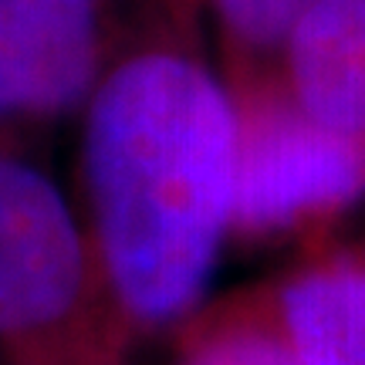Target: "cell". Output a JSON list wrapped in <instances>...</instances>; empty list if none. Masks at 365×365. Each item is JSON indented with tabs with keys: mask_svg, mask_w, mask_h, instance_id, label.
Listing matches in <instances>:
<instances>
[{
	"mask_svg": "<svg viewBox=\"0 0 365 365\" xmlns=\"http://www.w3.org/2000/svg\"><path fill=\"white\" fill-rule=\"evenodd\" d=\"M362 190L365 135L322 125L301 108H257L240 118L234 230H287L345 207Z\"/></svg>",
	"mask_w": 365,
	"mask_h": 365,
	"instance_id": "3957f363",
	"label": "cell"
},
{
	"mask_svg": "<svg viewBox=\"0 0 365 365\" xmlns=\"http://www.w3.org/2000/svg\"><path fill=\"white\" fill-rule=\"evenodd\" d=\"M132 339L61 190L0 153V365H129Z\"/></svg>",
	"mask_w": 365,
	"mask_h": 365,
	"instance_id": "7a4b0ae2",
	"label": "cell"
},
{
	"mask_svg": "<svg viewBox=\"0 0 365 365\" xmlns=\"http://www.w3.org/2000/svg\"><path fill=\"white\" fill-rule=\"evenodd\" d=\"M301 112L365 135V0H318L287 38Z\"/></svg>",
	"mask_w": 365,
	"mask_h": 365,
	"instance_id": "5b68a950",
	"label": "cell"
},
{
	"mask_svg": "<svg viewBox=\"0 0 365 365\" xmlns=\"http://www.w3.org/2000/svg\"><path fill=\"white\" fill-rule=\"evenodd\" d=\"M237 132L223 88L176 54L122 65L91 102L95 257L135 335L176 325L207 291L234 227Z\"/></svg>",
	"mask_w": 365,
	"mask_h": 365,
	"instance_id": "6da1fadb",
	"label": "cell"
},
{
	"mask_svg": "<svg viewBox=\"0 0 365 365\" xmlns=\"http://www.w3.org/2000/svg\"><path fill=\"white\" fill-rule=\"evenodd\" d=\"M223 21L250 44H274L291 38L298 21L318 0H217Z\"/></svg>",
	"mask_w": 365,
	"mask_h": 365,
	"instance_id": "ba28073f",
	"label": "cell"
},
{
	"mask_svg": "<svg viewBox=\"0 0 365 365\" xmlns=\"http://www.w3.org/2000/svg\"><path fill=\"white\" fill-rule=\"evenodd\" d=\"M176 365H304L277 325L254 318L203 322L182 339Z\"/></svg>",
	"mask_w": 365,
	"mask_h": 365,
	"instance_id": "52a82bcc",
	"label": "cell"
},
{
	"mask_svg": "<svg viewBox=\"0 0 365 365\" xmlns=\"http://www.w3.org/2000/svg\"><path fill=\"white\" fill-rule=\"evenodd\" d=\"M95 0H0V115H58L95 78Z\"/></svg>",
	"mask_w": 365,
	"mask_h": 365,
	"instance_id": "277c9868",
	"label": "cell"
},
{
	"mask_svg": "<svg viewBox=\"0 0 365 365\" xmlns=\"http://www.w3.org/2000/svg\"><path fill=\"white\" fill-rule=\"evenodd\" d=\"M277 331L304 365H365V267H318L277 298Z\"/></svg>",
	"mask_w": 365,
	"mask_h": 365,
	"instance_id": "8992f818",
	"label": "cell"
}]
</instances>
